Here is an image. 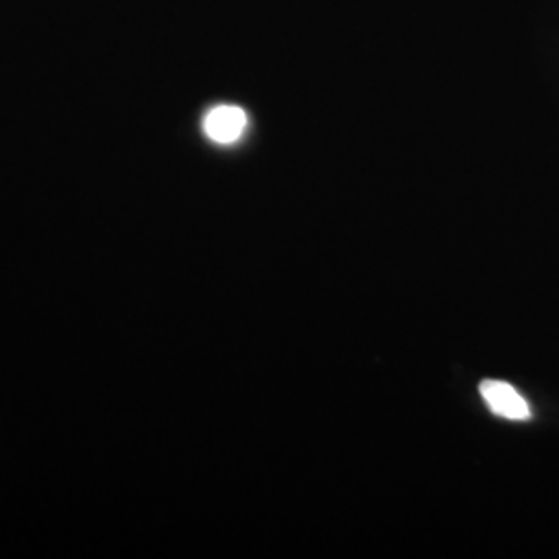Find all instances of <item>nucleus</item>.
Listing matches in <instances>:
<instances>
[{
	"label": "nucleus",
	"mask_w": 559,
	"mask_h": 559,
	"mask_svg": "<svg viewBox=\"0 0 559 559\" xmlns=\"http://www.w3.org/2000/svg\"><path fill=\"white\" fill-rule=\"evenodd\" d=\"M480 396L489 411L501 419L528 420L531 419V406L520 394L519 390L506 381L485 380L480 381Z\"/></svg>",
	"instance_id": "f257e3e1"
},
{
	"label": "nucleus",
	"mask_w": 559,
	"mask_h": 559,
	"mask_svg": "<svg viewBox=\"0 0 559 559\" xmlns=\"http://www.w3.org/2000/svg\"><path fill=\"white\" fill-rule=\"evenodd\" d=\"M247 124H249V119L242 108L222 104L205 115L203 133L207 135V140H212L214 143L233 145L245 135Z\"/></svg>",
	"instance_id": "f03ea898"
}]
</instances>
